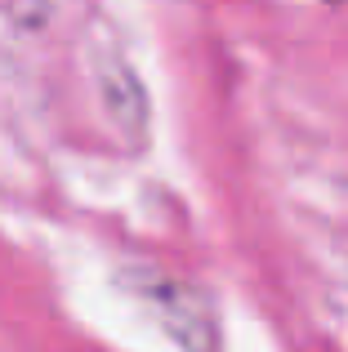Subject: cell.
Here are the masks:
<instances>
[{"mask_svg":"<svg viewBox=\"0 0 348 352\" xmlns=\"http://www.w3.org/2000/svg\"><path fill=\"white\" fill-rule=\"evenodd\" d=\"M98 85H103V94H107V112H112L116 125L130 134V143H143V134H148V112H143V107L148 103H143V89H139V80H134L130 63H125L121 54L107 58Z\"/></svg>","mask_w":348,"mask_h":352,"instance_id":"7a4b0ae2","label":"cell"},{"mask_svg":"<svg viewBox=\"0 0 348 352\" xmlns=\"http://www.w3.org/2000/svg\"><path fill=\"white\" fill-rule=\"evenodd\" d=\"M121 285L157 312L166 335L183 352H215V312H210V299L197 285H183L174 276L157 272V267H125Z\"/></svg>","mask_w":348,"mask_h":352,"instance_id":"6da1fadb","label":"cell"}]
</instances>
